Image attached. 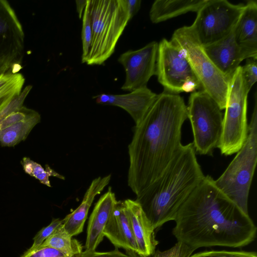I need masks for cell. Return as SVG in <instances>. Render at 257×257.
<instances>
[{"mask_svg":"<svg viewBox=\"0 0 257 257\" xmlns=\"http://www.w3.org/2000/svg\"><path fill=\"white\" fill-rule=\"evenodd\" d=\"M204 176L193 143L182 145L162 175L135 200L155 231L175 220Z\"/></svg>","mask_w":257,"mask_h":257,"instance_id":"3957f363","label":"cell"},{"mask_svg":"<svg viewBox=\"0 0 257 257\" xmlns=\"http://www.w3.org/2000/svg\"><path fill=\"white\" fill-rule=\"evenodd\" d=\"M196 153L211 155L218 147L223 129V115L217 102L203 90L191 93L187 106Z\"/></svg>","mask_w":257,"mask_h":257,"instance_id":"ba28073f","label":"cell"},{"mask_svg":"<svg viewBox=\"0 0 257 257\" xmlns=\"http://www.w3.org/2000/svg\"><path fill=\"white\" fill-rule=\"evenodd\" d=\"M32 109L23 106L7 115L1 122L0 131L25 118L31 111Z\"/></svg>","mask_w":257,"mask_h":257,"instance_id":"1f68e13d","label":"cell"},{"mask_svg":"<svg viewBox=\"0 0 257 257\" xmlns=\"http://www.w3.org/2000/svg\"><path fill=\"white\" fill-rule=\"evenodd\" d=\"M257 58L246 59L242 66V72L245 86L248 92L257 81Z\"/></svg>","mask_w":257,"mask_h":257,"instance_id":"83f0119b","label":"cell"},{"mask_svg":"<svg viewBox=\"0 0 257 257\" xmlns=\"http://www.w3.org/2000/svg\"><path fill=\"white\" fill-rule=\"evenodd\" d=\"M116 248H122L131 257H140L123 201H117L103 230Z\"/></svg>","mask_w":257,"mask_h":257,"instance_id":"2e32d148","label":"cell"},{"mask_svg":"<svg viewBox=\"0 0 257 257\" xmlns=\"http://www.w3.org/2000/svg\"><path fill=\"white\" fill-rule=\"evenodd\" d=\"M208 0H156L152 4L149 16L158 24L189 12H197Z\"/></svg>","mask_w":257,"mask_h":257,"instance_id":"ffe728a7","label":"cell"},{"mask_svg":"<svg viewBox=\"0 0 257 257\" xmlns=\"http://www.w3.org/2000/svg\"><path fill=\"white\" fill-rule=\"evenodd\" d=\"M22 59L15 58H0V76L8 73H19L22 68Z\"/></svg>","mask_w":257,"mask_h":257,"instance_id":"d6a6232c","label":"cell"},{"mask_svg":"<svg viewBox=\"0 0 257 257\" xmlns=\"http://www.w3.org/2000/svg\"><path fill=\"white\" fill-rule=\"evenodd\" d=\"M21 164L26 173L38 180L39 182L49 187L51 185L49 180L51 176L56 177L60 179L64 180V176L53 170L48 165H46L45 169L39 163L31 160L29 157H25L21 161Z\"/></svg>","mask_w":257,"mask_h":257,"instance_id":"cb8c5ba5","label":"cell"},{"mask_svg":"<svg viewBox=\"0 0 257 257\" xmlns=\"http://www.w3.org/2000/svg\"><path fill=\"white\" fill-rule=\"evenodd\" d=\"M80 257H131L127 254L120 251L117 248L115 247L114 250L98 252L96 250L87 251L84 250L82 252Z\"/></svg>","mask_w":257,"mask_h":257,"instance_id":"836d02e7","label":"cell"},{"mask_svg":"<svg viewBox=\"0 0 257 257\" xmlns=\"http://www.w3.org/2000/svg\"><path fill=\"white\" fill-rule=\"evenodd\" d=\"M156 75L165 91L173 93L181 92L187 80L199 82L182 51L166 39L158 43Z\"/></svg>","mask_w":257,"mask_h":257,"instance_id":"30bf717a","label":"cell"},{"mask_svg":"<svg viewBox=\"0 0 257 257\" xmlns=\"http://www.w3.org/2000/svg\"><path fill=\"white\" fill-rule=\"evenodd\" d=\"M237 43L250 58H257V3L248 1L234 29Z\"/></svg>","mask_w":257,"mask_h":257,"instance_id":"d6986e66","label":"cell"},{"mask_svg":"<svg viewBox=\"0 0 257 257\" xmlns=\"http://www.w3.org/2000/svg\"><path fill=\"white\" fill-rule=\"evenodd\" d=\"M171 41L183 52L202 90L208 94L221 110L225 109L230 80L209 58L191 26L175 30Z\"/></svg>","mask_w":257,"mask_h":257,"instance_id":"8992f818","label":"cell"},{"mask_svg":"<svg viewBox=\"0 0 257 257\" xmlns=\"http://www.w3.org/2000/svg\"><path fill=\"white\" fill-rule=\"evenodd\" d=\"M63 223V219L54 218L47 226L42 228L33 238V243L30 248L40 246Z\"/></svg>","mask_w":257,"mask_h":257,"instance_id":"f1b7e54d","label":"cell"},{"mask_svg":"<svg viewBox=\"0 0 257 257\" xmlns=\"http://www.w3.org/2000/svg\"><path fill=\"white\" fill-rule=\"evenodd\" d=\"M21 257H70L60 250L50 246L30 248Z\"/></svg>","mask_w":257,"mask_h":257,"instance_id":"4dcf8cb0","label":"cell"},{"mask_svg":"<svg viewBox=\"0 0 257 257\" xmlns=\"http://www.w3.org/2000/svg\"><path fill=\"white\" fill-rule=\"evenodd\" d=\"M248 93L242 75V66L240 65L229 81L222 133L217 147L222 155L230 156L236 153L246 139Z\"/></svg>","mask_w":257,"mask_h":257,"instance_id":"52a82bcc","label":"cell"},{"mask_svg":"<svg viewBox=\"0 0 257 257\" xmlns=\"http://www.w3.org/2000/svg\"><path fill=\"white\" fill-rule=\"evenodd\" d=\"M246 139L222 175L214 180L216 186L244 213L248 214L249 190L257 163V99Z\"/></svg>","mask_w":257,"mask_h":257,"instance_id":"5b68a950","label":"cell"},{"mask_svg":"<svg viewBox=\"0 0 257 257\" xmlns=\"http://www.w3.org/2000/svg\"><path fill=\"white\" fill-rule=\"evenodd\" d=\"M187 118L183 97L164 91L135 125L128 146L127 184L136 197L162 175L182 145V127Z\"/></svg>","mask_w":257,"mask_h":257,"instance_id":"7a4b0ae2","label":"cell"},{"mask_svg":"<svg viewBox=\"0 0 257 257\" xmlns=\"http://www.w3.org/2000/svg\"><path fill=\"white\" fill-rule=\"evenodd\" d=\"M244 5L226 0H208L197 12L191 25L202 46L212 44L225 37L236 25Z\"/></svg>","mask_w":257,"mask_h":257,"instance_id":"9c48e42d","label":"cell"},{"mask_svg":"<svg viewBox=\"0 0 257 257\" xmlns=\"http://www.w3.org/2000/svg\"><path fill=\"white\" fill-rule=\"evenodd\" d=\"M209 175L184 202L174 220L172 233L195 250L215 246L240 248L254 240L256 227L215 185Z\"/></svg>","mask_w":257,"mask_h":257,"instance_id":"6da1fadb","label":"cell"},{"mask_svg":"<svg viewBox=\"0 0 257 257\" xmlns=\"http://www.w3.org/2000/svg\"><path fill=\"white\" fill-rule=\"evenodd\" d=\"M111 175L94 179L86 191L78 207L63 219V225L65 230L71 236L83 231L88 213L95 197L100 194L109 183Z\"/></svg>","mask_w":257,"mask_h":257,"instance_id":"ac0fdd59","label":"cell"},{"mask_svg":"<svg viewBox=\"0 0 257 257\" xmlns=\"http://www.w3.org/2000/svg\"><path fill=\"white\" fill-rule=\"evenodd\" d=\"M40 246L55 248L70 257H80L83 252L81 243L68 234L65 230L63 224Z\"/></svg>","mask_w":257,"mask_h":257,"instance_id":"7402d4cb","label":"cell"},{"mask_svg":"<svg viewBox=\"0 0 257 257\" xmlns=\"http://www.w3.org/2000/svg\"><path fill=\"white\" fill-rule=\"evenodd\" d=\"M32 89V85L26 86L19 95L15 97L0 112V124L2 120L12 112L20 109L23 106V103L27 96Z\"/></svg>","mask_w":257,"mask_h":257,"instance_id":"f546056e","label":"cell"},{"mask_svg":"<svg viewBox=\"0 0 257 257\" xmlns=\"http://www.w3.org/2000/svg\"><path fill=\"white\" fill-rule=\"evenodd\" d=\"M89 0L83 11L82 15V28L81 39L82 43V62L85 63L89 53L92 38L91 19L89 10Z\"/></svg>","mask_w":257,"mask_h":257,"instance_id":"d4e9b609","label":"cell"},{"mask_svg":"<svg viewBox=\"0 0 257 257\" xmlns=\"http://www.w3.org/2000/svg\"><path fill=\"white\" fill-rule=\"evenodd\" d=\"M235 27L221 40L203 46L214 65L229 80L240 63L243 60L250 58L246 52L236 41Z\"/></svg>","mask_w":257,"mask_h":257,"instance_id":"4fadbf2b","label":"cell"},{"mask_svg":"<svg viewBox=\"0 0 257 257\" xmlns=\"http://www.w3.org/2000/svg\"><path fill=\"white\" fill-rule=\"evenodd\" d=\"M25 78L21 73H8L0 76V103L10 102L20 94Z\"/></svg>","mask_w":257,"mask_h":257,"instance_id":"603a6c76","label":"cell"},{"mask_svg":"<svg viewBox=\"0 0 257 257\" xmlns=\"http://www.w3.org/2000/svg\"><path fill=\"white\" fill-rule=\"evenodd\" d=\"M157 95L146 87L126 94L102 93L93 98L98 104L113 105L123 109L131 116L136 125L142 120Z\"/></svg>","mask_w":257,"mask_h":257,"instance_id":"9a60e30c","label":"cell"},{"mask_svg":"<svg viewBox=\"0 0 257 257\" xmlns=\"http://www.w3.org/2000/svg\"><path fill=\"white\" fill-rule=\"evenodd\" d=\"M201 88L198 81L192 79L187 80L182 85V92L186 93L193 92L198 88Z\"/></svg>","mask_w":257,"mask_h":257,"instance_id":"d590c367","label":"cell"},{"mask_svg":"<svg viewBox=\"0 0 257 257\" xmlns=\"http://www.w3.org/2000/svg\"><path fill=\"white\" fill-rule=\"evenodd\" d=\"M24 47V31L15 10L0 0V58L23 59Z\"/></svg>","mask_w":257,"mask_h":257,"instance_id":"7c38bea8","label":"cell"},{"mask_svg":"<svg viewBox=\"0 0 257 257\" xmlns=\"http://www.w3.org/2000/svg\"><path fill=\"white\" fill-rule=\"evenodd\" d=\"M92 38L85 63L101 65L114 53L131 20L125 0H89Z\"/></svg>","mask_w":257,"mask_h":257,"instance_id":"277c9868","label":"cell"},{"mask_svg":"<svg viewBox=\"0 0 257 257\" xmlns=\"http://www.w3.org/2000/svg\"><path fill=\"white\" fill-rule=\"evenodd\" d=\"M130 18L131 19L139 12L141 6L140 0H125Z\"/></svg>","mask_w":257,"mask_h":257,"instance_id":"e575fe53","label":"cell"},{"mask_svg":"<svg viewBox=\"0 0 257 257\" xmlns=\"http://www.w3.org/2000/svg\"><path fill=\"white\" fill-rule=\"evenodd\" d=\"M140 257H150L155 252L159 241L156 239L155 229L136 200L123 201Z\"/></svg>","mask_w":257,"mask_h":257,"instance_id":"5bb4252c","label":"cell"},{"mask_svg":"<svg viewBox=\"0 0 257 257\" xmlns=\"http://www.w3.org/2000/svg\"><path fill=\"white\" fill-rule=\"evenodd\" d=\"M87 1L88 0L76 1V9L80 19L82 17L83 11L86 6Z\"/></svg>","mask_w":257,"mask_h":257,"instance_id":"8d00e7d4","label":"cell"},{"mask_svg":"<svg viewBox=\"0 0 257 257\" xmlns=\"http://www.w3.org/2000/svg\"><path fill=\"white\" fill-rule=\"evenodd\" d=\"M9 103H3V104H0V112L1 111L5 108Z\"/></svg>","mask_w":257,"mask_h":257,"instance_id":"74e56055","label":"cell"},{"mask_svg":"<svg viewBox=\"0 0 257 257\" xmlns=\"http://www.w3.org/2000/svg\"><path fill=\"white\" fill-rule=\"evenodd\" d=\"M158 43L152 41L144 47L127 51L118 62L124 68L125 78L121 89L131 92L147 87L152 76L156 75Z\"/></svg>","mask_w":257,"mask_h":257,"instance_id":"8fae6325","label":"cell"},{"mask_svg":"<svg viewBox=\"0 0 257 257\" xmlns=\"http://www.w3.org/2000/svg\"><path fill=\"white\" fill-rule=\"evenodd\" d=\"M195 250L186 244L177 241L170 248L164 251L157 250L150 257H189Z\"/></svg>","mask_w":257,"mask_h":257,"instance_id":"484cf974","label":"cell"},{"mask_svg":"<svg viewBox=\"0 0 257 257\" xmlns=\"http://www.w3.org/2000/svg\"><path fill=\"white\" fill-rule=\"evenodd\" d=\"M189 257H257V254L255 251L213 250L199 252Z\"/></svg>","mask_w":257,"mask_h":257,"instance_id":"4316f807","label":"cell"},{"mask_svg":"<svg viewBox=\"0 0 257 257\" xmlns=\"http://www.w3.org/2000/svg\"><path fill=\"white\" fill-rule=\"evenodd\" d=\"M41 121V115L32 109L23 119L0 131V144L2 147H14L26 139L32 129Z\"/></svg>","mask_w":257,"mask_h":257,"instance_id":"44dd1931","label":"cell"},{"mask_svg":"<svg viewBox=\"0 0 257 257\" xmlns=\"http://www.w3.org/2000/svg\"><path fill=\"white\" fill-rule=\"evenodd\" d=\"M117 202L111 187L99 198L89 217L85 250L93 251L102 241L103 230Z\"/></svg>","mask_w":257,"mask_h":257,"instance_id":"e0dca14e","label":"cell"}]
</instances>
